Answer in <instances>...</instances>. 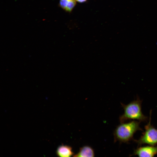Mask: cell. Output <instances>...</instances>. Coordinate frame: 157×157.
Here are the masks:
<instances>
[{"label": "cell", "instance_id": "6da1fadb", "mask_svg": "<svg viewBox=\"0 0 157 157\" xmlns=\"http://www.w3.org/2000/svg\"><path fill=\"white\" fill-rule=\"evenodd\" d=\"M140 121L133 120L127 123H120L115 129L114 141L120 143H129L134 140L133 136L138 131H143L140 126Z\"/></svg>", "mask_w": 157, "mask_h": 157}, {"label": "cell", "instance_id": "7a4b0ae2", "mask_svg": "<svg viewBox=\"0 0 157 157\" xmlns=\"http://www.w3.org/2000/svg\"><path fill=\"white\" fill-rule=\"evenodd\" d=\"M142 101L138 96L135 100L127 104L121 103L124 113L119 118L120 123L130 120H137L140 122H147L148 117L144 115L142 111Z\"/></svg>", "mask_w": 157, "mask_h": 157}, {"label": "cell", "instance_id": "3957f363", "mask_svg": "<svg viewBox=\"0 0 157 157\" xmlns=\"http://www.w3.org/2000/svg\"><path fill=\"white\" fill-rule=\"evenodd\" d=\"M149 121L144 126L145 131L138 140H133L138 146L144 144L155 146L157 144V129L151 124V110L149 113Z\"/></svg>", "mask_w": 157, "mask_h": 157}, {"label": "cell", "instance_id": "277c9868", "mask_svg": "<svg viewBox=\"0 0 157 157\" xmlns=\"http://www.w3.org/2000/svg\"><path fill=\"white\" fill-rule=\"evenodd\" d=\"M157 154V145L141 146L135 149L131 156L139 157H153Z\"/></svg>", "mask_w": 157, "mask_h": 157}, {"label": "cell", "instance_id": "5b68a950", "mask_svg": "<svg viewBox=\"0 0 157 157\" xmlns=\"http://www.w3.org/2000/svg\"><path fill=\"white\" fill-rule=\"evenodd\" d=\"M56 154L60 157H70L74 155L71 146L63 144L58 147L56 151Z\"/></svg>", "mask_w": 157, "mask_h": 157}, {"label": "cell", "instance_id": "8992f818", "mask_svg": "<svg viewBox=\"0 0 157 157\" xmlns=\"http://www.w3.org/2000/svg\"><path fill=\"white\" fill-rule=\"evenodd\" d=\"M94 152L91 147L86 145L81 147L78 152L74 154L73 157H94Z\"/></svg>", "mask_w": 157, "mask_h": 157}, {"label": "cell", "instance_id": "52a82bcc", "mask_svg": "<svg viewBox=\"0 0 157 157\" xmlns=\"http://www.w3.org/2000/svg\"><path fill=\"white\" fill-rule=\"evenodd\" d=\"M76 1V0H59V4L63 10L70 12L75 6Z\"/></svg>", "mask_w": 157, "mask_h": 157}, {"label": "cell", "instance_id": "ba28073f", "mask_svg": "<svg viewBox=\"0 0 157 157\" xmlns=\"http://www.w3.org/2000/svg\"><path fill=\"white\" fill-rule=\"evenodd\" d=\"M76 1L79 3H83L86 2L87 0H76Z\"/></svg>", "mask_w": 157, "mask_h": 157}]
</instances>
